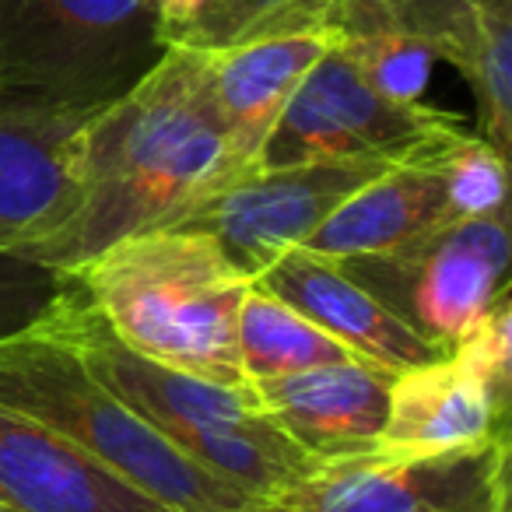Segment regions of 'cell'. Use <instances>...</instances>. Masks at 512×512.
Wrapping results in <instances>:
<instances>
[{
  "label": "cell",
  "instance_id": "obj_16",
  "mask_svg": "<svg viewBox=\"0 0 512 512\" xmlns=\"http://www.w3.org/2000/svg\"><path fill=\"white\" fill-rule=\"evenodd\" d=\"M442 137L428 141L404 162H393L362 190L351 193L299 249L327 256V260H348V256L400 246L428 228L446 225V190L432 162V148Z\"/></svg>",
  "mask_w": 512,
  "mask_h": 512
},
{
  "label": "cell",
  "instance_id": "obj_14",
  "mask_svg": "<svg viewBox=\"0 0 512 512\" xmlns=\"http://www.w3.org/2000/svg\"><path fill=\"white\" fill-rule=\"evenodd\" d=\"M509 435V404L456 355L393 372L379 446L383 456H432Z\"/></svg>",
  "mask_w": 512,
  "mask_h": 512
},
{
  "label": "cell",
  "instance_id": "obj_20",
  "mask_svg": "<svg viewBox=\"0 0 512 512\" xmlns=\"http://www.w3.org/2000/svg\"><path fill=\"white\" fill-rule=\"evenodd\" d=\"M432 162L442 176L449 221L502 218L505 200V155H498L481 134L456 127L432 148Z\"/></svg>",
  "mask_w": 512,
  "mask_h": 512
},
{
  "label": "cell",
  "instance_id": "obj_19",
  "mask_svg": "<svg viewBox=\"0 0 512 512\" xmlns=\"http://www.w3.org/2000/svg\"><path fill=\"white\" fill-rule=\"evenodd\" d=\"M239 365L242 379H274L316 369L330 362H351L355 351L344 348L337 337L309 323L299 309L281 302L253 281L239 309Z\"/></svg>",
  "mask_w": 512,
  "mask_h": 512
},
{
  "label": "cell",
  "instance_id": "obj_8",
  "mask_svg": "<svg viewBox=\"0 0 512 512\" xmlns=\"http://www.w3.org/2000/svg\"><path fill=\"white\" fill-rule=\"evenodd\" d=\"M264 512H509V435L432 456L323 463Z\"/></svg>",
  "mask_w": 512,
  "mask_h": 512
},
{
  "label": "cell",
  "instance_id": "obj_24",
  "mask_svg": "<svg viewBox=\"0 0 512 512\" xmlns=\"http://www.w3.org/2000/svg\"><path fill=\"white\" fill-rule=\"evenodd\" d=\"M383 4L390 8V15L397 18L400 29L414 32V36L421 39L449 8H456L463 0H383Z\"/></svg>",
  "mask_w": 512,
  "mask_h": 512
},
{
  "label": "cell",
  "instance_id": "obj_25",
  "mask_svg": "<svg viewBox=\"0 0 512 512\" xmlns=\"http://www.w3.org/2000/svg\"><path fill=\"white\" fill-rule=\"evenodd\" d=\"M0 512H11V509H4V505H0Z\"/></svg>",
  "mask_w": 512,
  "mask_h": 512
},
{
  "label": "cell",
  "instance_id": "obj_6",
  "mask_svg": "<svg viewBox=\"0 0 512 512\" xmlns=\"http://www.w3.org/2000/svg\"><path fill=\"white\" fill-rule=\"evenodd\" d=\"M509 214L446 221L400 246L334 260L386 313L442 355L509 288Z\"/></svg>",
  "mask_w": 512,
  "mask_h": 512
},
{
  "label": "cell",
  "instance_id": "obj_9",
  "mask_svg": "<svg viewBox=\"0 0 512 512\" xmlns=\"http://www.w3.org/2000/svg\"><path fill=\"white\" fill-rule=\"evenodd\" d=\"M393 162H302L281 169H253L235 176L211 197L193 204L176 225L204 232L249 281L281 253L299 249L309 235L369 179Z\"/></svg>",
  "mask_w": 512,
  "mask_h": 512
},
{
  "label": "cell",
  "instance_id": "obj_4",
  "mask_svg": "<svg viewBox=\"0 0 512 512\" xmlns=\"http://www.w3.org/2000/svg\"><path fill=\"white\" fill-rule=\"evenodd\" d=\"M0 407L64 435L172 512H264L260 498L197 467L102 386L46 316L22 334L0 337Z\"/></svg>",
  "mask_w": 512,
  "mask_h": 512
},
{
  "label": "cell",
  "instance_id": "obj_23",
  "mask_svg": "<svg viewBox=\"0 0 512 512\" xmlns=\"http://www.w3.org/2000/svg\"><path fill=\"white\" fill-rule=\"evenodd\" d=\"M449 355H456L498 400L512 404V302L509 288L491 299V306L477 316L460 344Z\"/></svg>",
  "mask_w": 512,
  "mask_h": 512
},
{
  "label": "cell",
  "instance_id": "obj_22",
  "mask_svg": "<svg viewBox=\"0 0 512 512\" xmlns=\"http://www.w3.org/2000/svg\"><path fill=\"white\" fill-rule=\"evenodd\" d=\"M67 288V271L32 264L18 253H0V337L36 327Z\"/></svg>",
  "mask_w": 512,
  "mask_h": 512
},
{
  "label": "cell",
  "instance_id": "obj_2",
  "mask_svg": "<svg viewBox=\"0 0 512 512\" xmlns=\"http://www.w3.org/2000/svg\"><path fill=\"white\" fill-rule=\"evenodd\" d=\"M67 274L102 323L141 358L246 386L235 330L253 281L211 235L190 228L123 235Z\"/></svg>",
  "mask_w": 512,
  "mask_h": 512
},
{
  "label": "cell",
  "instance_id": "obj_10",
  "mask_svg": "<svg viewBox=\"0 0 512 512\" xmlns=\"http://www.w3.org/2000/svg\"><path fill=\"white\" fill-rule=\"evenodd\" d=\"M88 109L0 92V253H18L74 218Z\"/></svg>",
  "mask_w": 512,
  "mask_h": 512
},
{
  "label": "cell",
  "instance_id": "obj_17",
  "mask_svg": "<svg viewBox=\"0 0 512 512\" xmlns=\"http://www.w3.org/2000/svg\"><path fill=\"white\" fill-rule=\"evenodd\" d=\"M397 25L383 0H193L190 15L169 32V46L225 50L271 36L327 32L337 43Z\"/></svg>",
  "mask_w": 512,
  "mask_h": 512
},
{
  "label": "cell",
  "instance_id": "obj_21",
  "mask_svg": "<svg viewBox=\"0 0 512 512\" xmlns=\"http://www.w3.org/2000/svg\"><path fill=\"white\" fill-rule=\"evenodd\" d=\"M337 46L355 64V71L393 102H421L439 64L432 46L400 25L362 32V36L341 39Z\"/></svg>",
  "mask_w": 512,
  "mask_h": 512
},
{
  "label": "cell",
  "instance_id": "obj_7",
  "mask_svg": "<svg viewBox=\"0 0 512 512\" xmlns=\"http://www.w3.org/2000/svg\"><path fill=\"white\" fill-rule=\"evenodd\" d=\"M456 127H463V120L446 109L386 99L334 43L309 67L278 116L260 151V169L362 158L404 162Z\"/></svg>",
  "mask_w": 512,
  "mask_h": 512
},
{
  "label": "cell",
  "instance_id": "obj_12",
  "mask_svg": "<svg viewBox=\"0 0 512 512\" xmlns=\"http://www.w3.org/2000/svg\"><path fill=\"white\" fill-rule=\"evenodd\" d=\"M0 505L11 512H172L64 435L4 407Z\"/></svg>",
  "mask_w": 512,
  "mask_h": 512
},
{
  "label": "cell",
  "instance_id": "obj_13",
  "mask_svg": "<svg viewBox=\"0 0 512 512\" xmlns=\"http://www.w3.org/2000/svg\"><path fill=\"white\" fill-rule=\"evenodd\" d=\"M253 281L292 309H299L309 323L337 337L358 358L390 372L446 358L439 348L421 341L411 327H404L397 316L386 313L327 256H316L309 249H288Z\"/></svg>",
  "mask_w": 512,
  "mask_h": 512
},
{
  "label": "cell",
  "instance_id": "obj_5",
  "mask_svg": "<svg viewBox=\"0 0 512 512\" xmlns=\"http://www.w3.org/2000/svg\"><path fill=\"white\" fill-rule=\"evenodd\" d=\"M169 50L162 0H0V92L99 113Z\"/></svg>",
  "mask_w": 512,
  "mask_h": 512
},
{
  "label": "cell",
  "instance_id": "obj_3",
  "mask_svg": "<svg viewBox=\"0 0 512 512\" xmlns=\"http://www.w3.org/2000/svg\"><path fill=\"white\" fill-rule=\"evenodd\" d=\"M46 320L74 344L85 369L102 386L127 400L197 467L246 495L271 502L323 467L267 418L249 386L211 383L130 351L88 306L71 274Z\"/></svg>",
  "mask_w": 512,
  "mask_h": 512
},
{
  "label": "cell",
  "instance_id": "obj_1",
  "mask_svg": "<svg viewBox=\"0 0 512 512\" xmlns=\"http://www.w3.org/2000/svg\"><path fill=\"white\" fill-rule=\"evenodd\" d=\"M253 165L239 155L211 99L204 50L165 57L81 134V204L64 228L18 249L32 264L71 267L123 235L169 228Z\"/></svg>",
  "mask_w": 512,
  "mask_h": 512
},
{
  "label": "cell",
  "instance_id": "obj_11",
  "mask_svg": "<svg viewBox=\"0 0 512 512\" xmlns=\"http://www.w3.org/2000/svg\"><path fill=\"white\" fill-rule=\"evenodd\" d=\"M393 372L365 358L330 362L295 376L253 379L256 404L316 463L365 456L379 446Z\"/></svg>",
  "mask_w": 512,
  "mask_h": 512
},
{
  "label": "cell",
  "instance_id": "obj_15",
  "mask_svg": "<svg viewBox=\"0 0 512 512\" xmlns=\"http://www.w3.org/2000/svg\"><path fill=\"white\" fill-rule=\"evenodd\" d=\"M334 43L337 39L327 32H299V36H271L225 50H204L211 99L239 155L253 169H260V151L295 88Z\"/></svg>",
  "mask_w": 512,
  "mask_h": 512
},
{
  "label": "cell",
  "instance_id": "obj_18",
  "mask_svg": "<svg viewBox=\"0 0 512 512\" xmlns=\"http://www.w3.org/2000/svg\"><path fill=\"white\" fill-rule=\"evenodd\" d=\"M435 57L453 64L477 102V134L509 155L512 144V0H463L425 32Z\"/></svg>",
  "mask_w": 512,
  "mask_h": 512
}]
</instances>
